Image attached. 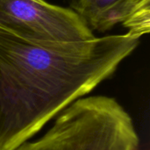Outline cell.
Segmentation results:
<instances>
[{
	"instance_id": "7a4b0ae2",
	"label": "cell",
	"mask_w": 150,
	"mask_h": 150,
	"mask_svg": "<svg viewBox=\"0 0 150 150\" xmlns=\"http://www.w3.org/2000/svg\"><path fill=\"white\" fill-rule=\"evenodd\" d=\"M54 150H138L140 139L124 107L106 96L81 98L56 117Z\"/></svg>"
},
{
	"instance_id": "5b68a950",
	"label": "cell",
	"mask_w": 150,
	"mask_h": 150,
	"mask_svg": "<svg viewBox=\"0 0 150 150\" xmlns=\"http://www.w3.org/2000/svg\"><path fill=\"white\" fill-rule=\"evenodd\" d=\"M56 139V133L54 127L52 126L44 135L40 139L32 142H25L13 150H54Z\"/></svg>"
},
{
	"instance_id": "8992f818",
	"label": "cell",
	"mask_w": 150,
	"mask_h": 150,
	"mask_svg": "<svg viewBox=\"0 0 150 150\" xmlns=\"http://www.w3.org/2000/svg\"><path fill=\"white\" fill-rule=\"evenodd\" d=\"M139 1H142V0H139Z\"/></svg>"
},
{
	"instance_id": "6da1fadb",
	"label": "cell",
	"mask_w": 150,
	"mask_h": 150,
	"mask_svg": "<svg viewBox=\"0 0 150 150\" xmlns=\"http://www.w3.org/2000/svg\"><path fill=\"white\" fill-rule=\"evenodd\" d=\"M129 33L38 42L0 28V150H13L109 78L138 47Z\"/></svg>"
},
{
	"instance_id": "3957f363",
	"label": "cell",
	"mask_w": 150,
	"mask_h": 150,
	"mask_svg": "<svg viewBox=\"0 0 150 150\" xmlns=\"http://www.w3.org/2000/svg\"><path fill=\"white\" fill-rule=\"evenodd\" d=\"M0 28L38 42H76L95 38L74 10L44 0H0Z\"/></svg>"
},
{
	"instance_id": "277c9868",
	"label": "cell",
	"mask_w": 150,
	"mask_h": 150,
	"mask_svg": "<svg viewBox=\"0 0 150 150\" xmlns=\"http://www.w3.org/2000/svg\"><path fill=\"white\" fill-rule=\"evenodd\" d=\"M150 0H71L74 10L91 31L106 32L127 19Z\"/></svg>"
}]
</instances>
